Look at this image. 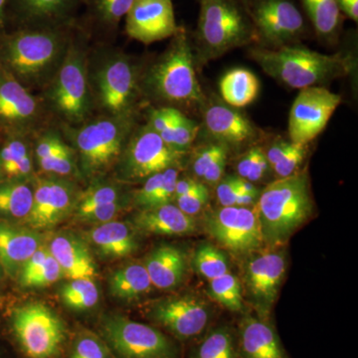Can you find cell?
Masks as SVG:
<instances>
[{
    "instance_id": "51",
    "label": "cell",
    "mask_w": 358,
    "mask_h": 358,
    "mask_svg": "<svg viewBox=\"0 0 358 358\" xmlns=\"http://www.w3.org/2000/svg\"><path fill=\"white\" fill-rule=\"evenodd\" d=\"M238 176H228L221 179L216 185V197L222 207L235 206L237 192Z\"/></svg>"
},
{
    "instance_id": "32",
    "label": "cell",
    "mask_w": 358,
    "mask_h": 358,
    "mask_svg": "<svg viewBox=\"0 0 358 358\" xmlns=\"http://www.w3.org/2000/svg\"><path fill=\"white\" fill-rule=\"evenodd\" d=\"M63 303L75 312H86L96 307L100 300V292L94 279L70 280L60 289Z\"/></svg>"
},
{
    "instance_id": "27",
    "label": "cell",
    "mask_w": 358,
    "mask_h": 358,
    "mask_svg": "<svg viewBox=\"0 0 358 358\" xmlns=\"http://www.w3.org/2000/svg\"><path fill=\"white\" fill-rule=\"evenodd\" d=\"M79 0H16L18 9L32 27L67 26Z\"/></svg>"
},
{
    "instance_id": "46",
    "label": "cell",
    "mask_w": 358,
    "mask_h": 358,
    "mask_svg": "<svg viewBox=\"0 0 358 358\" xmlns=\"http://www.w3.org/2000/svg\"><path fill=\"white\" fill-rule=\"evenodd\" d=\"M126 205L124 199L112 202V203L101 205V206L96 207V208L78 216L76 219L81 222L96 224L109 222V221L115 220Z\"/></svg>"
},
{
    "instance_id": "5",
    "label": "cell",
    "mask_w": 358,
    "mask_h": 358,
    "mask_svg": "<svg viewBox=\"0 0 358 358\" xmlns=\"http://www.w3.org/2000/svg\"><path fill=\"white\" fill-rule=\"evenodd\" d=\"M196 28L199 62L203 64L224 54L253 43L255 27L237 0H199Z\"/></svg>"
},
{
    "instance_id": "39",
    "label": "cell",
    "mask_w": 358,
    "mask_h": 358,
    "mask_svg": "<svg viewBox=\"0 0 358 358\" xmlns=\"http://www.w3.org/2000/svg\"><path fill=\"white\" fill-rule=\"evenodd\" d=\"M199 131V124L182 114L173 127L167 129L159 136L167 145L176 152L185 154L186 150L192 147Z\"/></svg>"
},
{
    "instance_id": "31",
    "label": "cell",
    "mask_w": 358,
    "mask_h": 358,
    "mask_svg": "<svg viewBox=\"0 0 358 358\" xmlns=\"http://www.w3.org/2000/svg\"><path fill=\"white\" fill-rule=\"evenodd\" d=\"M33 204V187L26 181L8 180L0 185V215L27 219Z\"/></svg>"
},
{
    "instance_id": "19",
    "label": "cell",
    "mask_w": 358,
    "mask_h": 358,
    "mask_svg": "<svg viewBox=\"0 0 358 358\" xmlns=\"http://www.w3.org/2000/svg\"><path fill=\"white\" fill-rule=\"evenodd\" d=\"M39 103L29 90L9 74L0 72V122L15 129L24 131L38 121Z\"/></svg>"
},
{
    "instance_id": "57",
    "label": "cell",
    "mask_w": 358,
    "mask_h": 358,
    "mask_svg": "<svg viewBox=\"0 0 358 358\" xmlns=\"http://www.w3.org/2000/svg\"><path fill=\"white\" fill-rule=\"evenodd\" d=\"M341 13L345 14L348 18L357 22L358 0H336Z\"/></svg>"
},
{
    "instance_id": "42",
    "label": "cell",
    "mask_w": 358,
    "mask_h": 358,
    "mask_svg": "<svg viewBox=\"0 0 358 358\" xmlns=\"http://www.w3.org/2000/svg\"><path fill=\"white\" fill-rule=\"evenodd\" d=\"M38 164L40 169L45 173L56 176H69L76 169L74 152L71 148L60 154L38 159Z\"/></svg>"
},
{
    "instance_id": "8",
    "label": "cell",
    "mask_w": 358,
    "mask_h": 358,
    "mask_svg": "<svg viewBox=\"0 0 358 358\" xmlns=\"http://www.w3.org/2000/svg\"><path fill=\"white\" fill-rule=\"evenodd\" d=\"M10 329L26 358H58L67 341V327L46 305L30 303L14 308Z\"/></svg>"
},
{
    "instance_id": "30",
    "label": "cell",
    "mask_w": 358,
    "mask_h": 358,
    "mask_svg": "<svg viewBox=\"0 0 358 358\" xmlns=\"http://www.w3.org/2000/svg\"><path fill=\"white\" fill-rule=\"evenodd\" d=\"M317 36L324 41L338 38L343 16L336 0H301Z\"/></svg>"
},
{
    "instance_id": "25",
    "label": "cell",
    "mask_w": 358,
    "mask_h": 358,
    "mask_svg": "<svg viewBox=\"0 0 358 358\" xmlns=\"http://www.w3.org/2000/svg\"><path fill=\"white\" fill-rule=\"evenodd\" d=\"M87 238L103 259L127 258L138 248L133 229L119 220L98 224L89 231Z\"/></svg>"
},
{
    "instance_id": "53",
    "label": "cell",
    "mask_w": 358,
    "mask_h": 358,
    "mask_svg": "<svg viewBox=\"0 0 358 358\" xmlns=\"http://www.w3.org/2000/svg\"><path fill=\"white\" fill-rule=\"evenodd\" d=\"M228 150L219 155L214 160L213 164L207 169L203 176V180L208 185H216L223 178L225 173L226 164H227Z\"/></svg>"
},
{
    "instance_id": "34",
    "label": "cell",
    "mask_w": 358,
    "mask_h": 358,
    "mask_svg": "<svg viewBox=\"0 0 358 358\" xmlns=\"http://www.w3.org/2000/svg\"><path fill=\"white\" fill-rule=\"evenodd\" d=\"M124 199L121 187L107 181H96L85 192L79 193L73 215L75 218L101 205L112 203Z\"/></svg>"
},
{
    "instance_id": "18",
    "label": "cell",
    "mask_w": 358,
    "mask_h": 358,
    "mask_svg": "<svg viewBox=\"0 0 358 358\" xmlns=\"http://www.w3.org/2000/svg\"><path fill=\"white\" fill-rule=\"evenodd\" d=\"M204 108V127L207 133L228 150L242 147L261 136L260 129L248 117L227 103H205Z\"/></svg>"
},
{
    "instance_id": "2",
    "label": "cell",
    "mask_w": 358,
    "mask_h": 358,
    "mask_svg": "<svg viewBox=\"0 0 358 358\" xmlns=\"http://www.w3.org/2000/svg\"><path fill=\"white\" fill-rule=\"evenodd\" d=\"M249 55L268 76L299 90L348 76L355 65L352 56L329 55L294 44L275 49L255 47Z\"/></svg>"
},
{
    "instance_id": "36",
    "label": "cell",
    "mask_w": 358,
    "mask_h": 358,
    "mask_svg": "<svg viewBox=\"0 0 358 358\" xmlns=\"http://www.w3.org/2000/svg\"><path fill=\"white\" fill-rule=\"evenodd\" d=\"M193 266L209 281L229 272V262L222 251L211 244L200 245L192 259Z\"/></svg>"
},
{
    "instance_id": "9",
    "label": "cell",
    "mask_w": 358,
    "mask_h": 358,
    "mask_svg": "<svg viewBox=\"0 0 358 358\" xmlns=\"http://www.w3.org/2000/svg\"><path fill=\"white\" fill-rule=\"evenodd\" d=\"M90 86L94 103L106 115H133L140 86L138 69L128 56L113 52L101 59Z\"/></svg>"
},
{
    "instance_id": "40",
    "label": "cell",
    "mask_w": 358,
    "mask_h": 358,
    "mask_svg": "<svg viewBox=\"0 0 358 358\" xmlns=\"http://www.w3.org/2000/svg\"><path fill=\"white\" fill-rule=\"evenodd\" d=\"M209 200V192L204 183L199 182L197 186L182 196L174 199L176 206L186 215L193 216L199 214L206 206Z\"/></svg>"
},
{
    "instance_id": "29",
    "label": "cell",
    "mask_w": 358,
    "mask_h": 358,
    "mask_svg": "<svg viewBox=\"0 0 358 358\" xmlns=\"http://www.w3.org/2000/svg\"><path fill=\"white\" fill-rule=\"evenodd\" d=\"M219 90L224 103L236 109L246 107L256 100L260 83L251 71L236 68L224 75L219 83Z\"/></svg>"
},
{
    "instance_id": "23",
    "label": "cell",
    "mask_w": 358,
    "mask_h": 358,
    "mask_svg": "<svg viewBox=\"0 0 358 358\" xmlns=\"http://www.w3.org/2000/svg\"><path fill=\"white\" fill-rule=\"evenodd\" d=\"M134 227L148 234L182 236L196 231L192 216L186 215L173 203L141 209L133 219Z\"/></svg>"
},
{
    "instance_id": "50",
    "label": "cell",
    "mask_w": 358,
    "mask_h": 358,
    "mask_svg": "<svg viewBox=\"0 0 358 358\" xmlns=\"http://www.w3.org/2000/svg\"><path fill=\"white\" fill-rule=\"evenodd\" d=\"M164 171H162V173L154 174V176L147 178L141 189L138 190V192L134 195V200L136 206L140 207L141 209L148 208L150 201L154 199L157 192H159L162 181H164Z\"/></svg>"
},
{
    "instance_id": "43",
    "label": "cell",
    "mask_w": 358,
    "mask_h": 358,
    "mask_svg": "<svg viewBox=\"0 0 358 358\" xmlns=\"http://www.w3.org/2000/svg\"><path fill=\"white\" fill-rule=\"evenodd\" d=\"M308 152V145L292 141L291 148L286 155L275 166H273L278 178H285L296 173Z\"/></svg>"
},
{
    "instance_id": "59",
    "label": "cell",
    "mask_w": 358,
    "mask_h": 358,
    "mask_svg": "<svg viewBox=\"0 0 358 358\" xmlns=\"http://www.w3.org/2000/svg\"><path fill=\"white\" fill-rule=\"evenodd\" d=\"M237 192L240 194H252V195H260L258 188L253 185L251 181L247 180L238 176L237 178Z\"/></svg>"
},
{
    "instance_id": "17",
    "label": "cell",
    "mask_w": 358,
    "mask_h": 358,
    "mask_svg": "<svg viewBox=\"0 0 358 358\" xmlns=\"http://www.w3.org/2000/svg\"><path fill=\"white\" fill-rule=\"evenodd\" d=\"M179 29L173 0H134L126 15L127 34L143 44L173 38Z\"/></svg>"
},
{
    "instance_id": "58",
    "label": "cell",
    "mask_w": 358,
    "mask_h": 358,
    "mask_svg": "<svg viewBox=\"0 0 358 358\" xmlns=\"http://www.w3.org/2000/svg\"><path fill=\"white\" fill-rule=\"evenodd\" d=\"M199 183V181L197 180V179L192 178H178V182H176V185L174 199H178V197L182 196V195L186 194V193L192 192L193 188H194L195 186H197Z\"/></svg>"
},
{
    "instance_id": "13",
    "label": "cell",
    "mask_w": 358,
    "mask_h": 358,
    "mask_svg": "<svg viewBox=\"0 0 358 358\" xmlns=\"http://www.w3.org/2000/svg\"><path fill=\"white\" fill-rule=\"evenodd\" d=\"M205 225L213 239L235 253L257 251L264 244L256 208L221 207L207 214Z\"/></svg>"
},
{
    "instance_id": "55",
    "label": "cell",
    "mask_w": 358,
    "mask_h": 358,
    "mask_svg": "<svg viewBox=\"0 0 358 358\" xmlns=\"http://www.w3.org/2000/svg\"><path fill=\"white\" fill-rule=\"evenodd\" d=\"M291 145V141L280 140L272 143V145L268 148L267 152H265L266 157H267L271 167L275 166L286 155Z\"/></svg>"
},
{
    "instance_id": "62",
    "label": "cell",
    "mask_w": 358,
    "mask_h": 358,
    "mask_svg": "<svg viewBox=\"0 0 358 358\" xmlns=\"http://www.w3.org/2000/svg\"><path fill=\"white\" fill-rule=\"evenodd\" d=\"M2 273H3V268H2L1 264H0V280H1L2 278Z\"/></svg>"
},
{
    "instance_id": "35",
    "label": "cell",
    "mask_w": 358,
    "mask_h": 358,
    "mask_svg": "<svg viewBox=\"0 0 358 358\" xmlns=\"http://www.w3.org/2000/svg\"><path fill=\"white\" fill-rule=\"evenodd\" d=\"M209 294L214 300L231 312H240L243 308L241 284L236 275L229 272L210 280Z\"/></svg>"
},
{
    "instance_id": "44",
    "label": "cell",
    "mask_w": 358,
    "mask_h": 358,
    "mask_svg": "<svg viewBox=\"0 0 358 358\" xmlns=\"http://www.w3.org/2000/svg\"><path fill=\"white\" fill-rule=\"evenodd\" d=\"M27 155H29V150L22 141L17 138L8 141L0 150V174L8 178L13 167Z\"/></svg>"
},
{
    "instance_id": "60",
    "label": "cell",
    "mask_w": 358,
    "mask_h": 358,
    "mask_svg": "<svg viewBox=\"0 0 358 358\" xmlns=\"http://www.w3.org/2000/svg\"><path fill=\"white\" fill-rule=\"evenodd\" d=\"M7 0H0V27L3 24Z\"/></svg>"
},
{
    "instance_id": "41",
    "label": "cell",
    "mask_w": 358,
    "mask_h": 358,
    "mask_svg": "<svg viewBox=\"0 0 358 358\" xmlns=\"http://www.w3.org/2000/svg\"><path fill=\"white\" fill-rule=\"evenodd\" d=\"M62 277H64L62 268L50 253L44 261L43 265L40 268L38 272L33 275L31 279L28 280L22 287L24 288H43V287L50 286L54 282L59 281Z\"/></svg>"
},
{
    "instance_id": "3",
    "label": "cell",
    "mask_w": 358,
    "mask_h": 358,
    "mask_svg": "<svg viewBox=\"0 0 358 358\" xmlns=\"http://www.w3.org/2000/svg\"><path fill=\"white\" fill-rule=\"evenodd\" d=\"M194 62L190 40L180 27L169 48L148 69L143 79L148 95L171 103V107L202 109L206 99L197 79Z\"/></svg>"
},
{
    "instance_id": "26",
    "label": "cell",
    "mask_w": 358,
    "mask_h": 358,
    "mask_svg": "<svg viewBox=\"0 0 358 358\" xmlns=\"http://www.w3.org/2000/svg\"><path fill=\"white\" fill-rule=\"evenodd\" d=\"M143 265L152 286L164 291L178 288L187 271L185 253L171 245H160L152 250Z\"/></svg>"
},
{
    "instance_id": "49",
    "label": "cell",
    "mask_w": 358,
    "mask_h": 358,
    "mask_svg": "<svg viewBox=\"0 0 358 358\" xmlns=\"http://www.w3.org/2000/svg\"><path fill=\"white\" fill-rule=\"evenodd\" d=\"M69 148V145H66L64 141L61 140L57 134L50 131L40 138L35 148V152H36L37 159H41L60 154Z\"/></svg>"
},
{
    "instance_id": "24",
    "label": "cell",
    "mask_w": 358,
    "mask_h": 358,
    "mask_svg": "<svg viewBox=\"0 0 358 358\" xmlns=\"http://www.w3.org/2000/svg\"><path fill=\"white\" fill-rule=\"evenodd\" d=\"M48 249L68 279L96 277L95 260L82 240L67 233H60L52 238Z\"/></svg>"
},
{
    "instance_id": "48",
    "label": "cell",
    "mask_w": 358,
    "mask_h": 358,
    "mask_svg": "<svg viewBox=\"0 0 358 358\" xmlns=\"http://www.w3.org/2000/svg\"><path fill=\"white\" fill-rule=\"evenodd\" d=\"M164 181L160 185L159 192L155 195L148 208L159 206V205L171 203V201H173L176 185L179 176L178 169H176V166H173L164 171Z\"/></svg>"
},
{
    "instance_id": "38",
    "label": "cell",
    "mask_w": 358,
    "mask_h": 358,
    "mask_svg": "<svg viewBox=\"0 0 358 358\" xmlns=\"http://www.w3.org/2000/svg\"><path fill=\"white\" fill-rule=\"evenodd\" d=\"M92 15L98 24L115 29L126 17L134 0H89Z\"/></svg>"
},
{
    "instance_id": "16",
    "label": "cell",
    "mask_w": 358,
    "mask_h": 358,
    "mask_svg": "<svg viewBox=\"0 0 358 358\" xmlns=\"http://www.w3.org/2000/svg\"><path fill=\"white\" fill-rule=\"evenodd\" d=\"M148 317L178 341L200 336L210 320L206 306L192 296L162 299L150 308Z\"/></svg>"
},
{
    "instance_id": "52",
    "label": "cell",
    "mask_w": 358,
    "mask_h": 358,
    "mask_svg": "<svg viewBox=\"0 0 358 358\" xmlns=\"http://www.w3.org/2000/svg\"><path fill=\"white\" fill-rule=\"evenodd\" d=\"M49 254H50V251H49L48 247L42 245V246L23 264L22 268H21L20 271V282L21 286H23L28 280L31 279L33 275L38 272Z\"/></svg>"
},
{
    "instance_id": "45",
    "label": "cell",
    "mask_w": 358,
    "mask_h": 358,
    "mask_svg": "<svg viewBox=\"0 0 358 358\" xmlns=\"http://www.w3.org/2000/svg\"><path fill=\"white\" fill-rule=\"evenodd\" d=\"M228 148L222 143H212L209 145L202 147L197 150L194 157L192 159V171L197 178H203L205 173H206L208 167L213 164L214 160L217 159L219 155L227 152Z\"/></svg>"
},
{
    "instance_id": "22",
    "label": "cell",
    "mask_w": 358,
    "mask_h": 358,
    "mask_svg": "<svg viewBox=\"0 0 358 358\" xmlns=\"http://www.w3.org/2000/svg\"><path fill=\"white\" fill-rule=\"evenodd\" d=\"M237 345L239 358H288L275 329L250 315L240 322Z\"/></svg>"
},
{
    "instance_id": "21",
    "label": "cell",
    "mask_w": 358,
    "mask_h": 358,
    "mask_svg": "<svg viewBox=\"0 0 358 358\" xmlns=\"http://www.w3.org/2000/svg\"><path fill=\"white\" fill-rule=\"evenodd\" d=\"M41 246V235L34 229L0 221V264L9 275L20 273L23 264Z\"/></svg>"
},
{
    "instance_id": "14",
    "label": "cell",
    "mask_w": 358,
    "mask_h": 358,
    "mask_svg": "<svg viewBox=\"0 0 358 358\" xmlns=\"http://www.w3.org/2000/svg\"><path fill=\"white\" fill-rule=\"evenodd\" d=\"M341 96L322 86L301 89L289 110V141L308 145L329 124Z\"/></svg>"
},
{
    "instance_id": "37",
    "label": "cell",
    "mask_w": 358,
    "mask_h": 358,
    "mask_svg": "<svg viewBox=\"0 0 358 358\" xmlns=\"http://www.w3.org/2000/svg\"><path fill=\"white\" fill-rule=\"evenodd\" d=\"M69 358H117L101 338L88 329H80L70 346Z\"/></svg>"
},
{
    "instance_id": "7",
    "label": "cell",
    "mask_w": 358,
    "mask_h": 358,
    "mask_svg": "<svg viewBox=\"0 0 358 358\" xmlns=\"http://www.w3.org/2000/svg\"><path fill=\"white\" fill-rule=\"evenodd\" d=\"M134 129L133 115L102 117L70 131L80 166L87 176L105 173L119 162Z\"/></svg>"
},
{
    "instance_id": "61",
    "label": "cell",
    "mask_w": 358,
    "mask_h": 358,
    "mask_svg": "<svg viewBox=\"0 0 358 358\" xmlns=\"http://www.w3.org/2000/svg\"><path fill=\"white\" fill-rule=\"evenodd\" d=\"M242 7L246 10V13L249 14V1L248 0H237Z\"/></svg>"
},
{
    "instance_id": "47",
    "label": "cell",
    "mask_w": 358,
    "mask_h": 358,
    "mask_svg": "<svg viewBox=\"0 0 358 358\" xmlns=\"http://www.w3.org/2000/svg\"><path fill=\"white\" fill-rule=\"evenodd\" d=\"M182 114L181 110L169 106L152 110L148 115V126L154 129L155 133L160 134L173 127Z\"/></svg>"
},
{
    "instance_id": "1",
    "label": "cell",
    "mask_w": 358,
    "mask_h": 358,
    "mask_svg": "<svg viewBox=\"0 0 358 358\" xmlns=\"http://www.w3.org/2000/svg\"><path fill=\"white\" fill-rule=\"evenodd\" d=\"M65 26L26 28L4 38L0 59L25 88L46 87L65 57L71 39Z\"/></svg>"
},
{
    "instance_id": "28",
    "label": "cell",
    "mask_w": 358,
    "mask_h": 358,
    "mask_svg": "<svg viewBox=\"0 0 358 358\" xmlns=\"http://www.w3.org/2000/svg\"><path fill=\"white\" fill-rule=\"evenodd\" d=\"M110 296L117 300H138L150 293L152 284L143 264L131 263L115 268L109 277Z\"/></svg>"
},
{
    "instance_id": "15",
    "label": "cell",
    "mask_w": 358,
    "mask_h": 358,
    "mask_svg": "<svg viewBox=\"0 0 358 358\" xmlns=\"http://www.w3.org/2000/svg\"><path fill=\"white\" fill-rule=\"evenodd\" d=\"M78 195L76 186L68 179L38 178L33 186L31 212L26 219L35 230L50 229L74 211Z\"/></svg>"
},
{
    "instance_id": "33",
    "label": "cell",
    "mask_w": 358,
    "mask_h": 358,
    "mask_svg": "<svg viewBox=\"0 0 358 358\" xmlns=\"http://www.w3.org/2000/svg\"><path fill=\"white\" fill-rule=\"evenodd\" d=\"M192 358H239L232 331L227 327L212 329L197 346Z\"/></svg>"
},
{
    "instance_id": "11",
    "label": "cell",
    "mask_w": 358,
    "mask_h": 358,
    "mask_svg": "<svg viewBox=\"0 0 358 358\" xmlns=\"http://www.w3.org/2000/svg\"><path fill=\"white\" fill-rule=\"evenodd\" d=\"M183 155L167 145L159 134L145 124L134 129L129 136L117 162L120 178L127 181L147 179L176 166Z\"/></svg>"
},
{
    "instance_id": "54",
    "label": "cell",
    "mask_w": 358,
    "mask_h": 358,
    "mask_svg": "<svg viewBox=\"0 0 358 358\" xmlns=\"http://www.w3.org/2000/svg\"><path fill=\"white\" fill-rule=\"evenodd\" d=\"M262 150V148L256 145V147L250 148L246 154L242 155L241 159L237 164V173L239 178H248L249 174L251 173L252 169H253L254 164H255L256 160Z\"/></svg>"
},
{
    "instance_id": "56",
    "label": "cell",
    "mask_w": 358,
    "mask_h": 358,
    "mask_svg": "<svg viewBox=\"0 0 358 358\" xmlns=\"http://www.w3.org/2000/svg\"><path fill=\"white\" fill-rule=\"evenodd\" d=\"M270 169L271 166L268 164L267 157H266L265 150H263L259 155L247 180L251 181V182L261 180V179L265 178L266 173L270 171Z\"/></svg>"
},
{
    "instance_id": "12",
    "label": "cell",
    "mask_w": 358,
    "mask_h": 358,
    "mask_svg": "<svg viewBox=\"0 0 358 358\" xmlns=\"http://www.w3.org/2000/svg\"><path fill=\"white\" fill-rule=\"evenodd\" d=\"M249 16L257 38L266 48H280L296 43L305 35V20L292 0H252Z\"/></svg>"
},
{
    "instance_id": "4",
    "label": "cell",
    "mask_w": 358,
    "mask_h": 358,
    "mask_svg": "<svg viewBox=\"0 0 358 358\" xmlns=\"http://www.w3.org/2000/svg\"><path fill=\"white\" fill-rule=\"evenodd\" d=\"M256 205L264 243L284 244L312 215L308 173L301 171L273 181L260 192Z\"/></svg>"
},
{
    "instance_id": "10",
    "label": "cell",
    "mask_w": 358,
    "mask_h": 358,
    "mask_svg": "<svg viewBox=\"0 0 358 358\" xmlns=\"http://www.w3.org/2000/svg\"><path fill=\"white\" fill-rule=\"evenodd\" d=\"M99 333L117 358H178V346L166 334L124 315H103Z\"/></svg>"
},
{
    "instance_id": "6",
    "label": "cell",
    "mask_w": 358,
    "mask_h": 358,
    "mask_svg": "<svg viewBox=\"0 0 358 358\" xmlns=\"http://www.w3.org/2000/svg\"><path fill=\"white\" fill-rule=\"evenodd\" d=\"M52 112L71 124H83L93 110L88 61L82 45L71 39L65 57L47 85Z\"/></svg>"
},
{
    "instance_id": "20",
    "label": "cell",
    "mask_w": 358,
    "mask_h": 358,
    "mask_svg": "<svg viewBox=\"0 0 358 358\" xmlns=\"http://www.w3.org/2000/svg\"><path fill=\"white\" fill-rule=\"evenodd\" d=\"M282 252H265L254 256L246 266L247 286L265 310L274 303L286 272Z\"/></svg>"
}]
</instances>
